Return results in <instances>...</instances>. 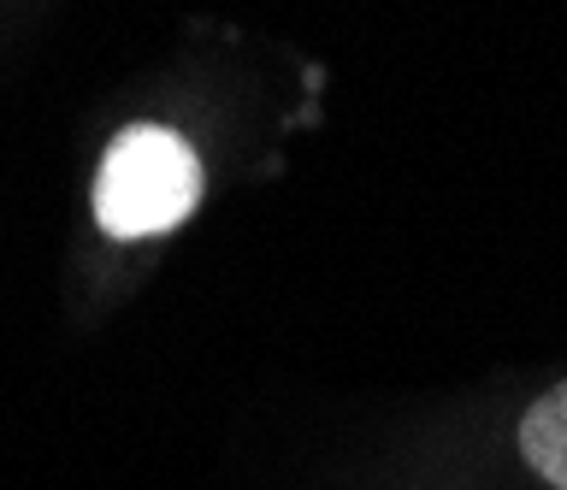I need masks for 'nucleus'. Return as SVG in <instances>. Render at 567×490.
Here are the masks:
<instances>
[{"mask_svg": "<svg viewBox=\"0 0 567 490\" xmlns=\"http://www.w3.org/2000/svg\"><path fill=\"white\" fill-rule=\"evenodd\" d=\"M195 201H202V160L166 125L124 131L95 171V219L118 242L172 231L195 213Z\"/></svg>", "mask_w": 567, "mask_h": 490, "instance_id": "1", "label": "nucleus"}, {"mask_svg": "<svg viewBox=\"0 0 567 490\" xmlns=\"http://www.w3.org/2000/svg\"><path fill=\"white\" fill-rule=\"evenodd\" d=\"M514 444H520V461L549 490H567V378L526 402L520 426H514Z\"/></svg>", "mask_w": 567, "mask_h": 490, "instance_id": "2", "label": "nucleus"}]
</instances>
